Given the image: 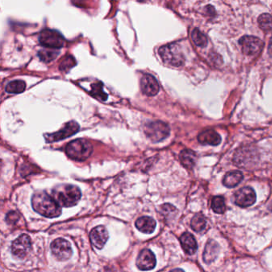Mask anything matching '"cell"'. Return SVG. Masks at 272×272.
Returning <instances> with one entry per match:
<instances>
[{
    "label": "cell",
    "instance_id": "cell-4",
    "mask_svg": "<svg viewBox=\"0 0 272 272\" xmlns=\"http://www.w3.org/2000/svg\"><path fill=\"white\" fill-rule=\"evenodd\" d=\"M159 54L164 63L171 66L180 67L185 63V56L177 44L163 46L159 49Z\"/></svg>",
    "mask_w": 272,
    "mask_h": 272
},
{
    "label": "cell",
    "instance_id": "cell-7",
    "mask_svg": "<svg viewBox=\"0 0 272 272\" xmlns=\"http://www.w3.org/2000/svg\"><path fill=\"white\" fill-rule=\"evenodd\" d=\"M79 125L75 121L68 122L66 124L65 127L61 129V131L58 132L51 133V134H46L44 135L45 140L48 144L54 143V142L60 141L65 140L69 136L76 134L79 130Z\"/></svg>",
    "mask_w": 272,
    "mask_h": 272
},
{
    "label": "cell",
    "instance_id": "cell-28",
    "mask_svg": "<svg viewBox=\"0 0 272 272\" xmlns=\"http://www.w3.org/2000/svg\"><path fill=\"white\" fill-rule=\"evenodd\" d=\"M260 28L266 32L272 31V16L269 14H263L258 18Z\"/></svg>",
    "mask_w": 272,
    "mask_h": 272
},
{
    "label": "cell",
    "instance_id": "cell-26",
    "mask_svg": "<svg viewBox=\"0 0 272 272\" xmlns=\"http://www.w3.org/2000/svg\"><path fill=\"white\" fill-rule=\"evenodd\" d=\"M26 89V84L23 80H14L7 84L6 91L8 93H21Z\"/></svg>",
    "mask_w": 272,
    "mask_h": 272
},
{
    "label": "cell",
    "instance_id": "cell-24",
    "mask_svg": "<svg viewBox=\"0 0 272 272\" xmlns=\"http://www.w3.org/2000/svg\"><path fill=\"white\" fill-rule=\"evenodd\" d=\"M211 207H212V210L215 212L219 213V214H222L226 210L225 202H224V198L221 196H217L212 198V202H211Z\"/></svg>",
    "mask_w": 272,
    "mask_h": 272
},
{
    "label": "cell",
    "instance_id": "cell-6",
    "mask_svg": "<svg viewBox=\"0 0 272 272\" xmlns=\"http://www.w3.org/2000/svg\"><path fill=\"white\" fill-rule=\"evenodd\" d=\"M38 40L43 47L49 49H60L65 44V39L62 33L54 30L46 29L42 31Z\"/></svg>",
    "mask_w": 272,
    "mask_h": 272
},
{
    "label": "cell",
    "instance_id": "cell-29",
    "mask_svg": "<svg viewBox=\"0 0 272 272\" xmlns=\"http://www.w3.org/2000/svg\"><path fill=\"white\" fill-rule=\"evenodd\" d=\"M75 64H76L75 59L72 56H67L65 58H63V60L61 62L59 69L63 72H67V71H69V69L73 68Z\"/></svg>",
    "mask_w": 272,
    "mask_h": 272
},
{
    "label": "cell",
    "instance_id": "cell-11",
    "mask_svg": "<svg viewBox=\"0 0 272 272\" xmlns=\"http://www.w3.org/2000/svg\"><path fill=\"white\" fill-rule=\"evenodd\" d=\"M255 201H256L255 192L249 186L240 189L235 195V203L243 208L252 206Z\"/></svg>",
    "mask_w": 272,
    "mask_h": 272
},
{
    "label": "cell",
    "instance_id": "cell-21",
    "mask_svg": "<svg viewBox=\"0 0 272 272\" xmlns=\"http://www.w3.org/2000/svg\"><path fill=\"white\" fill-rule=\"evenodd\" d=\"M180 160L185 167L192 169L196 165V155L194 151H191L189 149H185L180 154Z\"/></svg>",
    "mask_w": 272,
    "mask_h": 272
},
{
    "label": "cell",
    "instance_id": "cell-25",
    "mask_svg": "<svg viewBox=\"0 0 272 272\" xmlns=\"http://www.w3.org/2000/svg\"><path fill=\"white\" fill-rule=\"evenodd\" d=\"M206 226L205 217L201 213L195 215L191 221V227L196 232H201L204 230Z\"/></svg>",
    "mask_w": 272,
    "mask_h": 272
},
{
    "label": "cell",
    "instance_id": "cell-19",
    "mask_svg": "<svg viewBox=\"0 0 272 272\" xmlns=\"http://www.w3.org/2000/svg\"><path fill=\"white\" fill-rule=\"evenodd\" d=\"M136 228L143 233L151 234L155 230L156 223L155 220L150 217H141L136 220L135 224Z\"/></svg>",
    "mask_w": 272,
    "mask_h": 272
},
{
    "label": "cell",
    "instance_id": "cell-30",
    "mask_svg": "<svg viewBox=\"0 0 272 272\" xmlns=\"http://www.w3.org/2000/svg\"><path fill=\"white\" fill-rule=\"evenodd\" d=\"M161 211H162V213L165 215V217L169 214H175V212H176V208H175L174 206H172V205H170V204H165L164 206L161 207Z\"/></svg>",
    "mask_w": 272,
    "mask_h": 272
},
{
    "label": "cell",
    "instance_id": "cell-31",
    "mask_svg": "<svg viewBox=\"0 0 272 272\" xmlns=\"http://www.w3.org/2000/svg\"><path fill=\"white\" fill-rule=\"evenodd\" d=\"M19 220V215L16 212H10L6 217V221L9 224H15Z\"/></svg>",
    "mask_w": 272,
    "mask_h": 272
},
{
    "label": "cell",
    "instance_id": "cell-32",
    "mask_svg": "<svg viewBox=\"0 0 272 272\" xmlns=\"http://www.w3.org/2000/svg\"><path fill=\"white\" fill-rule=\"evenodd\" d=\"M268 53L271 57H272V38H271L270 42H269V46H268Z\"/></svg>",
    "mask_w": 272,
    "mask_h": 272
},
{
    "label": "cell",
    "instance_id": "cell-5",
    "mask_svg": "<svg viewBox=\"0 0 272 272\" xmlns=\"http://www.w3.org/2000/svg\"><path fill=\"white\" fill-rule=\"evenodd\" d=\"M145 133L150 140L158 143L170 135V128L167 124L156 120L145 124Z\"/></svg>",
    "mask_w": 272,
    "mask_h": 272
},
{
    "label": "cell",
    "instance_id": "cell-2",
    "mask_svg": "<svg viewBox=\"0 0 272 272\" xmlns=\"http://www.w3.org/2000/svg\"><path fill=\"white\" fill-rule=\"evenodd\" d=\"M53 197L63 207L76 206L82 197V192L78 186L69 184H61L52 191Z\"/></svg>",
    "mask_w": 272,
    "mask_h": 272
},
{
    "label": "cell",
    "instance_id": "cell-1",
    "mask_svg": "<svg viewBox=\"0 0 272 272\" xmlns=\"http://www.w3.org/2000/svg\"><path fill=\"white\" fill-rule=\"evenodd\" d=\"M34 210L48 218L58 217L62 214V206L44 191H39L33 195L32 200Z\"/></svg>",
    "mask_w": 272,
    "mask_h": 272
},
{
    "label": "cell",
    "instance_id": "cell-17",
    "mask_svg": "<svg viewBox=\"0 0 272 272\" xmlns=\"http://www.w3.org/2000/svg\"><path fill=\"white\" fill-rule=\"evenodd\" d=\"M254 150L249 148H240L235 154L234 161L237 166H244L245 164L251 162L254 157Z\"/></svg>",
    "mask_w": 272,
    "mask_h": 272
},
{
    "label": "cell",
    "instance_id": "cell-13",
    "mask_svg": "<svg viewBox=\"0 0 272 272\" xmlns=\"http://www.w3.org/2000/svg\"><path fill=\"white\" fill-rule=\"evenodd\" d=\"M89 239L95 248L102 249L109 239V233L104 226H97L89 233Z\"/></svg>",
    "mask_w": 272,
    "mask_h": 272
},
{
    "label": "cell",
    "instance_id": "cell-9",
    "mask_svg": "<svg viewBox=\"0 0 272 272\" xmlns=\"http://www.w3.org/2000/svg\"><path fill=\"white\" fill-rule=\"evenodd\" d=\"M239 44L243 53L248 56L259 53L263 47V41L255 36H243L239 39Z\"/></svg>",
    "mask_w": 272,
    "mask_h": 272
},
{
    "label": "cell",
    "instance_id": "cell-3",
    "mask_svg": "<svg viewBox=\"0 0 272 272\" xmlns=\"http://www.w3.org/2000/svg\"><path fill=\"white\" fill-rule=\"evenodd\" d=\"M93 152L92 144L83 139L73 140L66 146V153L72 160L84 161L87 160Z\"/></svg>",
    "mask_w": 272,
    "mask_h": 272
},
{
    "label": "cell",
    "instance_id": "cell-18",
    "mask_svg": "<svg viewBox=\"0 0 272 272\" xmlns=\"http://www.w3.org/2000/svg\"><path fill=\"white\" fill-rule=\"evenodd\" d=\"M181 246L185 253L188 255H193L197 251V243L196 239L192 234L188 232H185L180 238Z\"/></svg>",
    "mask_w": 272,
    "mask_h": 272
},
{
    "label": "cell",
    "instance_id": "cell-20",
    "mask_svg": "<svg viewBox=\"0 0 272 272\" xmlns=\"http://www.w3.org/2000/svg\"><path fill=\"white\" fill-rule=\"evenodd\" d=\"M243 174L238 171H230L223 177V184L228 188L237 186L243 179Z\"/></svg>",
    "mask_w": 272,
    "mask_h": 272
},
{
    "label": "cell",
    "instance_id": "cell-23",
    "mask_svg": "<svg viewBox=\"0 0 272 272\" xmlns=\"http://www.w3.org/2000/svg\"><path fill=\"white\" fill-rule=\"evenodd\" d=\"M58 53L59 52L57 51V49H42L38 52V55L42 62L49 63V62L54 61L58 57Z\"/></svg>",
    "mask_w": 272,
    "mask_h": 272
},
{
    "label": "cell",
    "instance_id": "cell-22",
    "mask_svg": "<svg viewBox=\"0 0 272 272\" xmlns=\"http://www.w3.org/2000/svg\"><path fill=\"white\" fill-rule=\"evenodd\" d=\"M90 94L98 100H102V101L107 100L108 96L103 91V84L102 82H97V83L92 84Z\"/></svg>",
    "mask_w": 272,
    "mask_h": 272
},
{
    "label": "cell",
    "instance_id": "cell-16",
    "mask_svg": "<svg viewBox=\"0 0 272 272\" xmlns=\"http://www.w3.org/2000/svg\"><path fill=\"white\" fill-rule=\"evenodd\" d=\"M198 141L203 145L217 146L221 144V137L214 130H205L198 135Z\"/></svg>",
    "mask_w": 272,
    "mask_h": 272
},
{
    "label": "cell",
    "instance_id": "cell-15",
    "mask_svg": "<svg viewBox=\"0 0 272 272\" xmlns=\"http://www.w3.org/2000/svg\"><path fill=\"white\" fill-rule=\"evenodd\" d=\"M220 249V245L217 241L213 240H210L209 241H207L204 251L203 259L204 263H211L214 261L218 256Z\"/></svg>",
    "mask_w": 272,
    "mask_h": 272
},
{
    "label": "cell",
    "instance_id": "cell-8",
    "mask_svg": "<svg viewBox=\"0 0 272 272\" xmlns=\"http://www.w3.org/2000/svg\"><path fill=\"white\" fill-rule=\"evenodd\" d=\"M51 248L54 256L60 261L69 259L73 253L70 243L63 238H58L52 242Z\"/></svg>",
    "mask_w": 272,
    "mask_h": 272
},
{
    "label": "cell",
    "instance_id": "cell-33",
    "mask_svg": "<svg viewBox=\"0 0 272 272\" xmlns=\"http://www.w3.org/2000/svg\"><path fill=\"white\" fill-rule=\"evenodd\" d=\"M170 272H184V271L182 270V269H181V268H176V269H173V270L170 271Z\"/></svg>",
    "mask_w": 272,
    "mask_h": 272
},
{
    "label": "cell",
    "instance_id": "cell-14",
    "mask_svg": "<svg viewBox=\"0 0 272 272\" xmlns=\"http://www.w3.org/2000/svg\"><path fill=\"white\" fill-rule=\"evenodd\" d=\"M141 89L142 93L148 96H153L158 93V82L153 76L145 74L141 79Z\"/></svg>",
    "mask_w": 272,
    "mask_h": 272
},
{
    "label": "cell",
    "instance_id": "cell-12",
    "mask_svg": "<svg viewBox=\"0 0 272 272\" xmlns=\"http://www.w3.org/2000/svg\"><path fill=\"white\" fill-rule=\"evenodd\" d=\"M136 263L140 270H152L156 266V257L150 249H143L137 256Z\"/></svg>",
    "mask_w": 272,
    "mask_h": 272
},
{
    "label": "cell",
    "instance_id": "cell-10",
    "mask_svg": "<svg viewBox=\"0 0 272 272\" xmlns=\"http://www.w3.org/2000/svg\"><path fill=\"white\" fill-rule=\"evenodd\" d=\"M32 248V240L28 235L22 234L14 240L11 244V253L14 256L22 259Z\"/></svg>",
    "mask_w": 272,
    "mask_h": 272
},
{
    "label": "cell",
    "instance_id": "cell-34",
    "mask_svg": "<svg viewBox=\"0 0 272 272\" xmlns=\"http://www.w3.org/2000/svg\"><path fill=\"white\" fill-rule=\"evenodd\" d=\"M270 210L272 211V204H271V206H270Z\"/></svg>",
    "mask_w": 272,
    "mask_h": 272
},
{
    "label": "cell",
    "instance_id": "cell-27",
    "mask_svg": "<svg viewBox=\"0 0 272 272\" xmlns=\"http://www.w3.org/2000/svg\"><path fill=\"white\" fill-rule=\"evenodd\" d=\"M192 39L196 47L204 48L207 45V37L198 29H195L192 31Z\"/></svg>",
    "mask_w": 272,
    "mask_h": 272
}]
</instances>
